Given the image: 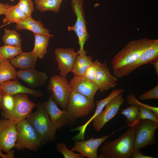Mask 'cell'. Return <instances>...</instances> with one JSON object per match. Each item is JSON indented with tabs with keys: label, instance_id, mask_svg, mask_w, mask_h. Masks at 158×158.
I'll return each instance as SVG.
<instances>
[{
	"label": "cell",
	"instance_id": "52a82bcc",
	"mask_svg": "<svg viewBox=\"0 0 158 158\" xmlns=\"http://www.w3.org/2000/svg\"><path fill=\"white\" fill-rule=\"evenodd\" d=\"M84 0H71V5L74 14L76 16L75 24L68 28L69 31L75 32L78 39L80 49L77 52L79 54H86L84 49V44L88 39L89 34L87 32L85 21L83 4Z\"/></svg>",
	"mask_w": 158,
	"mask_h": 158
},
{
	"label": "cell",
	"instance_id": "d6a6232c",
	"mask_svg": "<svg viewBox=\"0 0 158 158\" xmlns=\"http://www.w3.org/2000/svg\"><path fill=\"white\" fill-rule=\"evenodd\" d=\"M17 4L27 17L31 16L34 10L33 3L32 0H19Z\"/></svg>",
	"mask_w": 158,
	"mask_h": 158
},
{
	"label": "cell",
	"instance_id": "7a4b0ae2",
	"mask_svg": "<svg viewBox=\"0 0 158 158\" xmlns=\"http://www.w3.org/2000/svg\"><path fill=\"white\" fill-rule=\"evenodd\" d=\"M35 107L37 110L32 112L26 119L35 130L42 145H43L54 140L57 129L52 122L42 103H38Z\"/></svg>",
	"mask_w": 158,
	"mask_h": 158
},
{
	"label": "cell",
	"instance_id": "5b68a950",
	"mask_svg": "<svg viewBox=\"0 0 158 158\" xmlns=\"http://www.w3.org/2000/svg\"><path fill=\"white\" fill-rule=\"evenodd\" d=\"M158 128V122L148 119L140 120L135 127L133 150L156 144L155 131Z\"/></svg>",
	"mask_w": 158,
	"mask_h": 158
},
{
	"label": "cell",
	"instance_id": "f1b7e54d",
	"mask_svg": "<svg viewBox=\"0 0 158 158\" xmlns=\"http://www.w3.org/2000/svg\"><path fill=\"white\" fill-rule=\"evenodd\" d=\"M22 52L21 45L11 46L5 44L0 47V55L6 60L13 59Z\"/></svg>",
	"mask_w": 158,
	"mask_h": 158
},
{
	"label": "cell",
	"instance_id": "d4e9b609",
	"mask_svg": "<svg viewBox=\"0 0 158 158\" xmlns=\"http://www.w3.org/2000/svg\"><path fill=\"white\" fill-rule=\"evenodd\" d=\"M17 71L10 62L9 60L0 63V84L9 80L17 79Z\"/></svg>",
	"mask_w": 158,
	"mask_h": 158
},
{
	"label": "cell",
	"instance_id": "ba28073f",
	"mask_svg": "<svg viewBox=\"0 0 158 158\" xmlns=\"http://www.w3.org/2000/svg\"><path fill=\"white\" fill-rule=\"evenodd\" d=\"M13 96L14 105L13 110L9 112L3 111L1 114L4 118L11 120L16 124L29 116L35 104L29 99L27 94L19 93Z\"/></svg>",
	"mask_w": 158,
	"mask_h": 158
},
{
	"label": "cell",
	"instance_id": "cb8c5ba5",
	"mask_svg": "<svg viewBox=\"0 0 158 158\" xmlns=\"http://www.w3.org/2000/svg\"><path fill=\"white\" fill-rule=\"evenodd\" d=\"M34 47L32 51L38 57L43 59L47 53V48L50 37L39 34H34Z\"/></svg>",
	"mask_w": 158,
	"mask_h": 158
},
{
	"label": "cell",
	"instance_id": "5bb4252c",
	"mask_svg": "<svg viewBox=\"0 0 158 158\" xmlns=\"http://www.w3.org/2000/svg\"><path fill=\"white\" fill-rule=\"evenodd\" d=\"M97 66L93 81L100 93L114 88L117 85V78L111 74L105 61L103 63L95 60Z\"/></svg>",
	"mask_w": 158,
	"mask_h": 158
},
{
	"label": "cell",
	"instance_id": "ab89813d",
	"mask_svg": "<svg viewBox=\"0 0 158 158\" xmlns=\"http://www.w3.org/2000/svg\"><path fill=\"white\" fill-rule=\"evenodd\" d=\"M149 64H152L154 66L156 74L158 75V58H156L151 61Z\"/></svg>",
	"mask_w": 158,
	"mask_h": 158
},
{
	"label": "cell",
	"instance_id": "ee69618b",
	"mask_svg": "<svg viewBox=\"0 0 158 158\" xmlns=\"http://www.w3.org/2000/svg\"></svg>",
	"mask_w": 158,
	"mask_h": 158
},
{
	"label": "cell",
	"instance_id": "8fae6325",
	"mask_svg": "<svg viewBox=\"0 0 158 158\" xmlns=\"http://www.w3.org/2000/svg\"><path fill=\"white\" fill-rule=\"evenodd\" d=\"M54 126L60 129L66 126L74 124L77 119L73 117L66 110H61L53 99L50 93L48 100L42 103Z\"/></svg>",
	"mask_w": 158,
	"mask_h": 158
},
{
	"label": "cell",
	"instance_id": "7402d4cb",
	"mask_svg": "<svg viewBox=\"0 0 158 158\" xmlns=\"http://www.w3.org/2000/svg\"><path fill=\"white\" fill-rule=\"evenodd\" d=\"M92 57L86 54H79L77 56L72 71L74 76H83L87 68L93 63Z\"/></svg>",
	"mask_w": 158,
	"mask_h": 158
},
{
	"label": "cell",
	"instance_id": "1f68e13d",
	"mask_svg": "<svg viewBox=\"0 0 158 158\" xmlns=\"http://www.w3.org/2000/svg\"><path fill=\"white\" fill-rule=\"evenodd\" d=\"M127 104L129 105L134 104L138 106L143 107L151 109L158 115V108L140 102L133 94L128 95L126 97Z\"/></svg>",
	"mask_w": 158,
	"mask_h": 158
},
{
	"label": "cell",
	"instance_id": "4fadbf2b",
	"mask_svg": "<svg viewBox=\"0 0 158 158\" xmlns=\"http://www.w3.org/2000/svg\"><path fill=\"white\" fill-rule=\"evenodd\" d=\"M16 125L11 120L0 119V150L5 153L14 147L17 134Z\"/></svg>",
	"mask_w": 158,
	"mask_h": 158
},
{
	"label": "cell",
	"instance_id": "8992f818",
	"mask_svg": "<svg viewBox=\"0 0 158 158\" xmlns=\"http://www.w3.org/2000/svg\"><path fill=\"white\" fill-rule=\"evenodd\" d=\"M48 89L55 102L63 110H66L71 90L66 77L57 75L51 76Z\"/></svg>",
	"mask_w": 158,
	"mask_h": 158
},
{
	"label": "cell",
	"instance_id": "e0dca14e",
	"mask_svg": "<svg viewBox=\"0 0 158 158\" xmlns=\"http://www.w3.org/2000/svg\"><path fill=\"white\" fill-rule=\"evenodd\" d=\"M69 84L71 91L80 93L94 101L95 95L98 89L93 81L83 76H74Z\"/></svg>",
	"mask_w": 158,
	"mask_h": 158
},
{
	"label": "cell",
	"instance_id": "83f0119b",
	"mask_svg": "<svg viewBox=\"0 0 158 158\" xmlns=\"http://www.w3.org/2000/svg\"><path fill=\"white\" fill-rule=\"evenodd\" d=\"M2 40L5 44L11 46L21 45L22 39L19 34L14 30L4 28Z\"/></svg>",
	"mask_w": 158,
	"mask_h": 158
},
{
	"label": "cell",
	"instance_id": "b9f144b4",
	"mask_svg": "<svg viewBox=\"0 0 158 158\" xmlns=\"http://www.w3.org/2000/svg\"><path fill=\"white\" fill-rule=\"evenodd\" d=\"M10 23H7L6 25H3L2 26H1V27H0V28H2L3 26H5V25H7V24H9ZM5 60H6L5 59H4L1 56V55H0V63L2 62V61Z\"/></svg>",
	"mask_w": 158,
	"mask_h": 158
},
{
	"label": "cell",
	"instance_id": "44dd1931",
	"mask_svg": "<svg viewBox=\"0 0 158 158\" xmlns=\"http://www.w3.org/2000/svg\"><path fill=\"white\" fill-rule=\"evenodd\" d=\"M38 57L32 51L22 52L15 57L9 60L10 62L15 68L25 70L34 68Z\"/></svg>",
	"mask_w": 158,
	"mask_h": 158
},
{
	"label": "cell",
	"instance_id": "4316f807",
	"mask_svg": "<svg viewBox=\"0 0 158 158\" xmlns=\"http://www.w3.org/2000/svg\"><path fill=\"white\" fill-rule=\"evenodd\" d=\"M139 112V107L134 104L121 110V114L126 117L127 126L129 127L139 121L137 120Z\"/></svg>",
	"mask_w": 158,
	"mask_h": 158
},
{
	"label": "cell",
	"instance_id": "ffe728a7",
	"mask_svg": "<svg viewBox=\"0 0 158 158\" xmlns=\"http://www.w3.org/2000/svg\"><path fill=\"white\" fill-rule=\"evenodd\" d=\"M15 28L17 30L23 29L29 30L34 34L53 37L52 35L49 33V30L44 27L40 20H35L31 16L27 17L23 20L16 23Z\"/></svg>",
	"mask_w": 158,
	"mask_h": 158
},
{
	"label": "cell",
	"instance_id": "6da1fadb",
	"mask_svg": "<svg viewBox=\"0 0 158 158\" xmlns=\"http://www.w3.org/2000/svg\"><path fill=\"white\" fill-rule=\"evenodd\" d=\"M137 123L129 126L128 130L116 139L105 142L101 148V153L99 157L131 158L133 150L135 127Z\"/></svg>",
	"mask_w": 158,
	"mask_h": 158
},
{
	"label": "cell",
	"instance_id": "30bf717a",
	"mask_svg": "<svg viewBox=\"0 0 158 158\" xmlns=\"http://www.w3.org/2000/svg\"><path fill=\"white\" fill-rule=\"evenodd\" d=\"M158 57V40H154L150 46L134 61L114 71V75L117 78L126 76L140 66L150 63Z\"/></svg>",
	"mask_w": 158,
	"mask_h": 158
},
{
	"label": "cell",
	"instance_id": "4dcf8cb0",
	"mask_svg": "<svg viewBox=\"0 0 158 158\" xmlns=\"http://www.w3.org/2000/svg\"><path fill=\"white\" fill-rule=\"evenodd\" d=\"M143 119H148L158 122V115L149 108L139 106L137 120L139 121Z\"/></svg>",
	"mask_w": 158,
	"mask_h": 158
},
{
	"label": "cell",
	"instance_id": "8d00e7d4",
	"mask_svg": "<svg viewBox=\"0 0 158 158\" xmlns=\"http://www.w3.org/2000/svg\"><path fill=\"white\" fill-rule=\"evenodd\" d=\"M156 157L152 156H147L144 155L140 149L137 150H133L132 151L131 158H155Z\"/></svg>",
	"mask_w": 158,
	"mask_h": 158
},
{
	"label": "cell",
	"instance_id": "484cf974",
	"mask_svg": "<svg viewBox=\"0 0 158 158\" xmlns=\"http://www.w3.org/2000/svg\"><path fill=\"white\" fill-rule=\"evenodd\" d=\"M63 0H35L36 8L41 12L47 11L57 13Z\"/></svg>",
	"mask_w": 158,
	"mask_h": 158
},
{
	"label": "cell",
	"instance_id": "d6986e66",
	"mask_svg": "<svg viewBox=\"0 0 158 158\" xmlns=\"http://www.w3.org/2000/svg\"><path fill=\"white\" fill-rule=\"evenodd\" d=\"M0 87L4 94L13 95L19 93H26L37 97L42 96V93L39 90L30 88L22 85L17 78L5 81L0 84Z\"/></svg>",
	"mask_w": 158,
	"mask_h": 158
},
{
	"label": "cell",
	"instance_id": "3957f363",
	"mask_svg": "<svg viewBox=\"0 0 158 158\" xmlns=\"http://www.w3.org/2000/svg\"><path fill=\"white\" fill-rule=\"evenodd\" d=\"M153 40L145 38L129 42L113 58L111 62L113 70L134 61L150 46Z\"/></svg>",
	"mask_w": 158,
	"mask_h": 158
},
{
	"label": "cell",
	"instance_id": "f546056e",
	"mask_svg": "<svg viewBox=\"0 0 158 158\" xmlns=\"http://www.w3.org/2000/svg\"><path fill=\"white\" fill-rule=\"evenodd\" d=\"M57 150L61 153L65 158H84L85 157L81 154L76 153L69 150L64 142L58 143L56 146Z\"/></svg>",
	"mask_w": 158,
	"mask_h": 158
},
{
	"label": "cell",
	"instance_id": "e575fe53",
	"mask_svg": "<svg viewBox=\"0 0 158 158\" xmlns=\"http://www.w3.org/2000/svg\"><path fill=\"white\" fill-rule=\"evenodd\" d=\"M139 99L142 101L158 99V85L150 90L144 92L138 97Z\"/></svg>",
	"mask_w": 158,
	"mask_h": 158
},
{
	"label": "cell",
	"instance_id": "ac0fdd59",
	"mask_svg": "<svg viewBox=\"0 0 158 158\" xmlns=\"http://www.w3.org/2000/svg\"><path fill=\"white\" fill-rule=\"evenodd\" d=\"M16 75L17 78L32 88L43 86L48 79L46 73L38 71L35 68L20 70L17 71Z\"/></svg>",
	"mask_w": 158,
	"mask_h": 158
},
{
	"label": "cell",
	"instance_id": "f35d334b",
	"mask_svg": "<svg viewBox=\"0 0 158 158\" xmlns=\"http://www.w3.org/2000/svg\"><path fill=\"white\" fill-rule=\"evenodd\" d=\"M10 5L9 4L0 3V15L4 14L6 10Z\"/></svg>",
	"mask_w": 158,
	"mask_h": 158
},
{
	"label": "cell",
	"instance_id": "9c48e42d",
	"mask_svg": "<svg viewBox=\"0 0 158 158\" xmlns=\"http://www.w3.org/2000/svg\"><path fill=\"white\" fill-rule=\"evenodd\" d=\"M95 102L88 97L71 91L66 110L75 118L84 117L94 109Z\"/></svg>",
	"mask_w": 158,
	"mask_h": 158
},
{
	"label": "cell",
	"instance_id": "603a6c76",
	"mask_svg": "<svg viewBox=\"0 0 158 158\" xmlns=\"http://www.w3.org/2000/svg\"><path fill=\"white\" fill-rule=\"evenodd\" d=\"M4 15L5 16L2 20L3 23L4 24L8 22L16 23L27 17L17 4L15 6L10 5L6 10Z\"/></svg>",
	"mask_w": 158,
	"mask_h": 158
},
{
	"label": "cell",
	"instance_id": "277c9868",
	"mask_svg": "<svg viewBox=\"0 0 158 158\" xmlns=\"http://www.w3.org/2000/svg\"><path fill=\"white\" fill-rule=\"evenodd\" d=\"M17 137L14 147L18 150L26 149L36 152L42 146L38 134L26 119L16 124Z\"/></svg>",
	"mask_w": 158,
	"mask_h": 158
},
{
	"label": "cell",
	"instance_id": "60d3db41",
	"mask_svg": "<svg viewBox=\"0 0 158 158\" xmlns=\"http://www.w3.org/2000/svg\"><path fill=\"white\" fill-rule=\"evenodd\" d=\"M4 95L0 87V109L3 111L4 109L2 105V100Z\"/></svg>",
	"mask_w": 158,
	"mask_h": 158
},
{
	"label": "cell",
	"instance_id": "2e32d148",
	"mask_svg": "<svg viewBox=\"0 0 158 158\" xmlns=\"http://www.w3.org/2000/svg\"><path fill=\"white\" fill-rule=\"evenodd\" d=\"M55 59L58 68L60 71L59 75L66 77L71 72L76 57L78 54L72 48H57L54 51Z\"/></svg>",
	"mask_w": 158,
	"mask_h": 158
},
{
	"label": "cell",
	"instance_id": "d590c367",
	"mask_svg": "<svg viewBox=\"0 0 158 158\" xmlns=\"http://www.w3.org/2000/svg\"><path fill=\"white\" fill-rule=\"evenodd\" d=\"M97 68V66L95 60L93 61L92 64L87 68L83 76L90 80L93 81Z\"/></svg>",
	"mask_w": 158,
	"mask_h": 158
},
{
	"label": "cell",
	"instance_id": "7bdbcfd3",
	"mask_svg": "<svg viewBox=\"0 0 158 158\" xmlns=\"http://www.w3.org/2000/svg\"><path fill=\"white\" fill-rule=\"evenodd\" d=\"M11 1H13L14 0H10Z\"/></svg>",
	"mask_w": 158,
	"mask_h": 158
},
{
	"label": "cell",
	"instance_id": "7c38bea8",
	"mask_svg": "<svg viewBox=\"0 0 158 158\" xmlns=\"http://www.w3.org/2000/svg\"><path fill=\"white\" fill-rule=\"evenodd\" d=\"M124 101L122 95L120 94L108 103L104 109L92 121L93 127L96 132H99L107 122L115 116Z\"/></svg>",
	"mask_w": 158,
	"mask_h": 158
},
{
	"label": "cell",
	"instance_id": "9a60e30c",
	"mask_svg": "<svg viewBox=\"0 0 158 158\" xmlns=\"http://www.w3.org/2000/svg\"><path fill=\"white\" fill-rule=\"evenodd\" d=\"M112 134L97 138H94L93 136L86 140L79 141L75 140L74 145L71 150L74 152H79L85 157L88 158H97V151L99 147L109 138Z\"/></svg>",
	"mask_w": 158,
	"mask_h": 158
},
{
	"label": "cell",
	"instance_id": "74e56055",
	"mask_svg": "<svg viewBox=\"0 0 158 158\" xmlns=\"http://www.w3.org/2000/svg\"><path fill=\"white\" fill-rule=\"evenodd\" d=\"M2 151L0 150V157L3 158H13L14 156V150H11L8 152L4 154Z\"/></svg>",
	"mask_w": 158,
	"mask_h": 158
},
{
	"label": "cell",
	"instance_id": "836d02e7",
	"mask_svg": "<svg viewBox=\"0 0 158 158\" xmlns=\"http://www.w3.org/2000/svg\"><path fill=\"white\" fill-rule=\"evenodd\" d=\"M3 111L9 112L13 109L14 105V99L13 95L9 94H4L2 100Z\"/></svg>",
	"mask_w": 158,
	"mask_h": 158
}]
</instances>
